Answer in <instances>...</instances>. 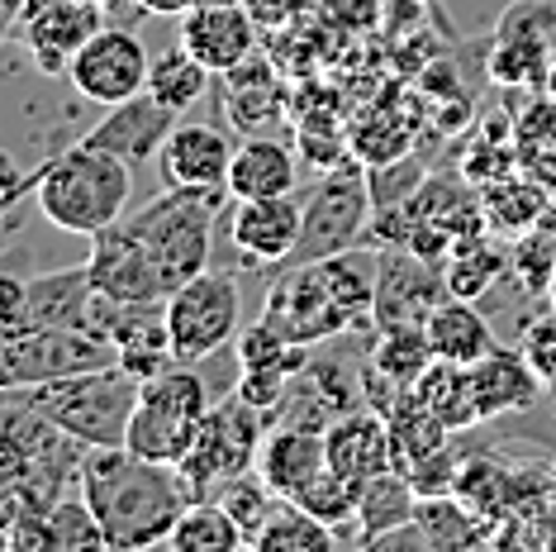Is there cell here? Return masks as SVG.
<instances>
[{
  "mask_svg": "<svg viewBox=\"0 0 556 552\" xmlns=\"http://www.w3.org/2000/svg\"><path fill=\"white\" fill-rule=\"evenodd\" d=\"M224 186H162L157 200L129 210L115 229L91 238V281L115 300H167L210 267Z\"/></svg>",
  "mask_w": 556,
  "mask_h": 552,
  "instance_id": "obj_1",
  "label": "cell"
},
{
  "mask_svg": "<svg viewBox=\"0 0 556 552\" xmlns=\"http://www.w3.org/2000/svg\"><path fill=\"white\" fill-rule=\"evenodd\" d=\"M81 495L105 529V548L119 552L167 548L176 519L195 500L181 467L138 457L129 448H86Z\"/></svg>",
  "mask_w": 556,
  "mask_h": 552,
  "instance_id": "obj_2",
  "label": "cell"
},
{
  "mask_svg": "<svg viewBox=\"0 0 556 552\" xmlns=\"http://www.w3.org/2000/svg\"><path fill=\"white\" fill-rule=\"evenodd\" d=\"M129 196H134V167L105 148L81 143L62 148L43 162L34 200L39 215L62 234L77 238H100L105 229L129 215Z\"/></svg>",
  "mask_w": 556,
  "mask_h": 552,
  "instance_id": "obj_3",
  "label": "cell"
},
{
  "mask_svg": "<svg viewBox=\"0 0 556 552\" xmlns=\"http://www.w3.org/2000/svg\"><path fill=\"white\" fill-rule=\"evenodd\" d=\"M138 391H143V381H138L134 372H124L119 362H110V367L72 372V376H58V381L29 386L24 396H29L62 434L77 438L81 448H124Z\"/></svg>",
  "mask_w": 556,
  "mask_h": 552,
  "instance_id": "obj_4",
  "label": "cell"
},
{
  "mask_svg": "<svg viewBox=\"0 0 556 552\" xmlns=\"http://www.w3.org/2000/svg\"><path fill=\"white\" fill-rule=\"evenodd\" d=\"M267 429H271V419L257 405H248L238 391L229 400H214L205 410V419H200L191 448H186V457L176 462L186 486H191V495L195 500L214 495L224 481L257 467V448L267 438Z\"/></svg>",
  "mask_w": 556,
  "mask_h": 552,
  "instance_id": "obj_5",
  "label": "cell"
},
{
  "mask_svg": "<svg viewBox=\"0 0 556 552\" xmlns=\"http://www.w3.org/2000/svg\"><path fill=\"white\" fill-rule=\"evenodd\" d=\"M214 405L205 381L191 367H167L157 376H148L143 391H138L134 419H129V438L124 448L138 457H153V462H181L191 438L205 419V410Z\"/></svg>",
  "mask_w": 556,
  "mask_h": 552,
  "instance_id": "obj_6",
  "label": "cell"
},
{
  "mask_svg": "<svg viewBox=\"0 0 556 552\" xmlns=\"http://www.w3.org/2000/svg\"><path fill=\"white\" fill-rule=\"evenodd\" d=\"M371 181L357 162H333L319 177V186L305 196V219H300V243H295V262H319L333 253L357 248L366 229H371Z\"/></svg>",
  "mask_w": 556,
  "mask_h": 552,
  "instance_id": "obj_7",
  "label": "cell"
},
{
  "mask_svg": "<svg viewBox=\"0 0 556 552\" xmlns=\"http://www.w3.org/2000/svg\"><path fill=\"white\" fill-rule=\"evenodd\" d=\"M115 348L91 329H53V324H24L0 334V391H29V386L58 381L72 372L110 367Z\"/></svg>",
  "mask_w": 556,
  "mask_h": 552,
  "instance_id": "obj_8",
  "label": "cell"
},
{
  "mask_svg": "<svg viewBox=\"0 0 556 552\" xmlns=\"http://www.w3.org/2000/svg\"><path fill=\"white\" fill-rule=\"evenodd\" d=\"M172 338V362L176 367H195L214 357L238 338V281L229 272L205 267L186 286H176L162 305Z\"/></svg>",
  "mask_w": 556,
  "mask_h": 552,
  "instance_id": "obj_9",
  "label": "cell"
},
{
  "mask_svg": "<svg viewBox=\"0 0 556 552\" xmlns=\"http://www.w3.org/2000/svg\"><path fill=\"white\" fill-rule=\"evenodd\" d=\"M447 272L438 258H424L414 248L386 243L376 253V305L371 324L381 329H419V324L438 310V300H447Z\"/></svg>",
  "mask_w": 556,
  "mask_h": 552,
  "instance_id": "obj_10",
  "label": "cell"
},
{
  "mask_svg": "<svg viewBox=\"0 0 556 552\" xmlns=\"http://www.w3.org/2000/svg\"><path fill=\"white\" fill-rule=\"evenodd\" d=\"M262 319L271 329H281L290 343H324V338L357 329L352 315L338 305V296L328 291V281L319 276L314 262H295V267H281L271 276L267 305H262Z\"/></svg>",
  "mask_w": 556,
  "mask_h": 552,
  "instance_id": "obj_11",
  "label": "cell"
},
{
  "mask_svg": "<svg viewBox=\"0 0 556 552\" xmlns=\"http://www.w3.org/2000/svg\"><path fill=\"white\" fill-rule=\"evenodd\" d=\"M148 67H153V58H148L143 39H138L134 29H124V24H105V29L72 58L67 77L86 100L110 110V105H119V100H134L148 91Z\"/></svg>",
  "mask_w": 556,
  "mask_h": 552,
  "instance_id": "obj_12",
  "label": "cell"
},
{
  "mask_svg": "<svg viewBox=\"0 0 556 552\" xmlns=\"http://www.w3.org/2000/svg\"><path fill=\"white\" fill-rule=\"evenodd\" d=\"M20 29H24V48H29L34 67L43 77H67L72 58L105 29V5H86V0H29Z\"/></svg>",
  "mask_w": 556,
  "mask_h": 552,
  "instance_id": "obj_13",
  "label": "cell"
},
{
  "mask_svg": "<svg viewBox=\"0 0 556 552\" xmlns=\"http://www.w3.org/2000/svg\"><path fill=\"white\" fill-rule=\"evenodd\" d=\"M181 48L224 77L257 53V20L248 5H191L181 15Z\"/></svg>",
  "mask_w": 556,
  "mask_h": 552,
  "instance_id": "obj_14",
  "label": "cell"
},
{
  "mask_svg": "<svg viewBox=\"0 0 556 552\" xmlns=\"http://www.w3.org/2000/svg\"><path fill=\"white\" fill-rule=\"evenodd\" d=\"M300 219L305 205L295 196H267V200H238L229 238L233 248L257 267H290L300 243Z\"/></svg>",
  "mask_w": 556,
  "mask_h": 552,
  "instance_id": "obj_15",
  "label": "cell"
},
{
  "mask_svg": "<svg viewBox=\"0 0 556 552\" xmlns=\"http://www.w3.org/2000/svg\"><path fill=\"white\" fill-rule=\"evenodd\" d=\"M176 110H167L162 100L153 96H134V100H119V105H110V115L96 124L91 134H86V143L91 148H105V153L124 158L129 167H143L148 158H157V148L167 143V134L176 129Z\"/></svg>",
  "mask_w": 556,
  "mask_h": 552,
  "instance_id": "obj_16",
  "label": "cell"
},
{
  "mask_svg": "<svg viewBox=\"0 0 556 552\" xmlns=\"http://www.w3.org/2000/svg\"><path fill=\"white\" fill-rule=\"evenodd\" d=\"M324 443H328V467L343 476H357V481L395 467V434H390V419L371 405L338 414V419L328 424Z\"/></svg>",
  "mask_w": 556,
  "mask_h": 552,
  "instance_id": "obj_17",
  "label": "cell"
},
{
  "mask_svg": "<svg viewBox=\"0 0 556 552\" xmlns=\"http://www.w3.org/2000/svg\"><path fill=\"white\" fill-rule=\"evenodd\" d=\"M233 162V138L214 124H176L157 148L162 186H224Z\"/></svg>",
  "mask_w": 556,
  "mask_h": 552,
  "instance_id": "obj_18",
  "label": "cell"
},
{
  "mask_svg": "<svg viewBox=\"0 0 556 552\" xmlns=\"http://www.w3.org/2000/svg\"><path fill=\"white\" fill-rule=\"evenodd\" d=\"M328 467V443L319 429H300V424H271L257 448V476L281 500H295L305 486Z\"/></svg>",
  "mask_w": 556,
  "mask_h": 552,
  "instance_id": "obj_19",
  "label": "cell"
},
{
  "mask_svg": "<svg viewBox=\"0 0 556 552\" xmlns=\"http://www.w3.org/2000/svg\"><path fill=\"white\" fill-rule=\"evenodd\" d=\"M471 386H476L480 424L500 419V414H523L547 396V381L528 367V357L518 348H495V353L471 362Z\"/></svg>",
  "mask_w": 556,
  "mask_h": 552,
  "instance_id": "obj_20",
  "label": "cell"
},
{
  "mask_svg": "<svg viewBox=\"0 0 556 552\" xmlns=\"http://www.w3.org/2000/svg\"><path fill=\"white\" fill-rule=\"evenodd\" d=\"M96 281L91 267H62L48 276H29V296H24V324H53V329H91L96 310ZM96 334V329H91Z\"/></svg>",
  "mask_w": 556,
  "mask_h": 552,
  "instance_id": "obj_21",
  "label": "cell"
},
{
  "mask_svg": "<svg viewBox=\"0 0 556 552\" xmlns=\"http://www.w3.org/2000/svg\"><path fill=\"white\" fill-rule=\"evenodd\" d=\"M300 186V167H295V153L276 138H262V134H248L243 143L233 148V162H229V181L224 191L233 200H267V196H295Z\"/></svg>",
  "mask_w": 556,
  "mask_h": 552,
  "instance_id": "obj_22",
  "label": "cell"
},
{
  "mask_svg": "<svg viewBox=\"0 0 556 552\" xmlns=\"http://www.w3.org/2000/svg\"><path fill=\"white\" fill-rule=\"evenodd\" d=\"M219 86H224L229 120L243 134H262L286 115V86H281V77H276L271 62L257 58V53H252L248 62H238L233 72H224Z\"/></svg>",
  "mask_w": 556,
  "mask_h": 552,
  "instance_id": "obj_23",
  "label": "cell"
},
{
  "mask_svg": "<svg viewBox=\"0 0 556 552\" xmlns=\"http://www.w3.org/2000/svg\"><path fill=\"white\" fill-rule=\"evenodd\" d=\"M424 334H428L433 357L462 362V367H471V362H480L485 353H495V348H500L495 324L480 315L476 300H462V296L438 300V310L424 319Z\"/></svg>",
  "mask_w": 556,
  "mask_h": 552,
  "instance_id": "obj_24",
  "label": "cell"
},
{
  "mask_svg": "<svg viewBox=\"0 0 556 552\" xmlns=\"http://www.w3.org/2000/svg\"><path fill=\"white\" fill-rule=\"evenodd\" d=\"M414 510H419V491L409 486V476L400 467L390 472H376L362 481V500H357V543L371 548V538H381L390 529H400V524L414 519Z\"/></svg>",
  "mask_w": 556,
  "mask_h": 552,
  "instance_id": "obj_25",
  "label": "cell"
},
{
  "mask_svg": "<svg viewBox=\"0 0 556 552\" xmlns=\"http://www.w3.org/2000/svg\"><path fill=\"white\" fill-rule=\"evenodd\" d=\"M480 210H485V224L490 229H500V234H528L533 224H542L556 210V200H552V186L547 181H528V177H500V181H490L485 191H480Z\"/></svg>",
  "mask_w": 556,
  "mask_h": 552,
  "instance_id": "obj_26",
  "label": "cell"
},
{
  "mask_svg": "<svg viewBox=\"0 0 556 552\" xmlns=\"http://www.w3.org/2000/svg\"><path fill=\"white\" fill-rule=\"evenodd\" d=\"M419 529L428 534V548L433 552H462V548H485L495 529H490L480 514L466 505L462 495H419V510H414Z\"/></svg>",
  "mask_w": 556,
  "mask_h": 552,
  "instance_id": "obj_27",
  "label": "cell"
},
{
  "mask_svg": "<svg viewBox=\"0 0 556 552\" xmlns=\"http://www.w3.org/2000/svg\"><path fill=\"white\" fill-rule=\"evenodd\" d=\"M414 386H419L424 405L433 410L452 434H466V429H476V424H480V405H476L471 367H462V362H442V357H433Z\"/></svg>",
  "mask_w": 556,
  "mask_h": 552,
  "instance_id": "obj_28",
  "label": "cell"
},
{
  "mask_svg": "<svg viewBox=\"0 0 556 552\" xmlns=\"http://www.w3.org/2000/svg\"><path fill=\"white\" fill-rule=\"evenodd\" d=\"M442 272H447V291L452 296L476 300V296H485L504 272H509V248H500L495 238H485V229L466 234V238H457V243L447 248Z\"/></svg>",
  "mask_w": 556,
  "mask_h": 552,
  "instance_id": "obj_29",
  "label": "cell"
},
{
  "mask_svg": "<svg viewBox=\"0 0 556 552\" xmlns=\"http://www.w3.org/2000/svg\"><path fill=\"white\" fill-rule=\"evenodd\" d=\"M210 77L214 72L205 67V62H195L181 43H176V48H167V53H157L153 67H148V96L162 100V105L176 110V115H186V110L210 91Z\"/></svg>",
  "mask_w": 556,
  "mask_h": 552,
  "instance_id": "obj_30",
  "label": "cell"
},
{
  "mask_svg": "<svg viewBox=\"0 0 556 552\" xmlns=\"http://www.w3.org/2000/svg\"><path fill=\"white\" fill-rule=\"evenodd\" d=\"M167 548H176V552H238L243 548V534H238V524L229 519V510H224L219 500L200 495L186 505L181 519H176Z\"/></svg>",
  "mask_w": 556,
  "mask_h": 552,
  "instance_id": "obj_31",
  "label": "cell"
},
{
  "mask_svg": "<svg viewBox=\"0 0 556 552\" xmlns=\"http://www.w3.org/2000/svg\"><path fill=\"white\" fill-rule=\"evenodd\" d=\"M338 548V529L324 524L319 514H309L295 500H281V510L271 514V524L252 543V552H328Z\"/></svg>",
  "mask_w": 556,
  "mask_h": 552,
  "instance_id": "obj_32",
  "label": "cell"
},
{
  "mask_svg": "<svg viewBox=\"0 0 556 552\" xmlns=\"http://www.w3.org/2000/svg\"><path fill=\"white\" fill-rule=\"evenodd\" d=\"M214 500H219L224 510H229V519L238 524V534H243V548H252L262 538V529L271 524V514L281 510V495L271 491L267 481L257 476V467L233 476V481H224L219 491H214Z\"/></svg>",
  "mask_w": 556,
  "mask_h": 552,
  "instance_id": "obj_33",
  "label": "cell"
},
{
  "mask_svg": "<svg viewBox=\"0 0 556 552\" xmlns=\"http://www.w3.org/2000/svg\"><path fill=\"white\" fill-rule=\"evenodd\" d=\"M552 267H556V210L542 224H533L528 234L514 238L509 248V281L518 286L523 296H547L552 286Z\"/></svg>",
  "mask_w": 556,
  "mask_h": 552,
  "instance_id": "obj_34",
  "label": "cell"
},
{
  "mask_svg": "<svg viewBox=\"0 0 556 552\" xmlns=\"http://www.w3.org/2000/svg\"><path fill=\"white\" fill-rule=\"evenodd\" d=\"M238 362L243 372H281V376H300L309 367V348L305 343H290L281 329H271L267 319L248 324L238 334Z\"/></svg>",
  "mask_w": 556,
  "mask_h": 552,
  "instance_id": "obj_35",
  "label": "cell"
},
{
  "mask_svg": "<svg viewBox=\"0 0 556 552\" xmlns=\"http://www.w3.org/2000/svg\"><path fill=\"white\" fill-rule=\"evenodd\" d=\"M428 362H433V348H428L424 324H419V329H381V334H376L371 367L381 376H390V381L414 386L424 376Z\"/></svg>",
  "mask_w": 556,
  "mask_h": 552,
  "instance_id": "obj_36",
  "label": "cell"
},
{
  "mask_svg": "<svg viewBox=\"0 0 556 552\" xmlns=\"http://www.w3.org/2000/svg\"><path fill=\"white\" fill-rule=\"evenodd\" d=\"M48 529H53V552H96V548H105V529H100L96 510L86 505L81 486L77 491H67L53 510H48Z\"/></svg>",
  "mask_w": 556,
  "mask_h": 552,
  "instance_id": "obj_37",
  "label": "cell"
},
{
  "mask_svg": "<svg viewBox=\"0 0 556 552\" xmlns=\"http://www.w3.org/2000/svg\"><path fill=\"white\" fill-rule=\"evenodd\" d=\"M357 500H362V481L357 476H343L333 467H324L314 481L305 486V491L295 495V505H305L309 514H319L324 524H352L357 519Z\"/></svg>",
  "mask_w": 556,
  "mask_h": 552,
  "instance_id": "obj_38",
  "label": "cell"
},
{
  "mask_svg": "<svg viewBox=\"0 0 556 552\" xmlns=\"http://www.w3.org/2000/svg\"><path fill=\"white\" fill-rule=\"evenodd\" d=\"M495 39L504 43H533L556 53V0H514L495 20Z\"/></svg>",
  "mask_w": 556,
  "mask_h": 552,
  "instance_id": "obj_39",
  "label": "cell"
},
{
  "mask_svg": "<svg viewBox=\"0 0 556 552\" xmlns=\"http://www.w3.org/2000/svg\"><path fill=\"white\" fill-rule=\"evenodd\" d=\"M366 181H371L376 210H395V205H404V200L419 196V186L428 181V172H424L419 158L400 153V158H390V162H381V167L366 172Z\"/></svg>",
  "mask_w": 556,
  "mask_h": 552,
  "instance_id": "obj_40",
  "label": "cell"
},
{
  "mask_svg": "<svg viewBox=\"0 0 556 552\" xmlns=\"http://www.w3.org/2000/svg\"><path fill=\"white\" fill-rule=\"evenodd\" d=\"M404 476H409V486L419 495H452L457 491V476H462V457L452 453V443H447L428 457H414L409 467H404Z\"/></svg>",
  "mask_w": 556,
  "mask_h": 552,
  "instance_id": "obj_41",
  "label": "cell"
},
{
  "mask_svg": "<svg viewBox=\"0 0 556 552\" xmlns=\"http://www.w3.org/2000/svg\"><path fill=\"white\" fill-rule=\"evenodd\" d=\"M518 353L528 357V367H533L547 386L556 381V310L523 324V334H518Z\"/></svg>",
  "mask_w": 556,
  "mask_h": 552,
  "instance_id": "obj_42",
  "label": "cell"
},
{
  "mask_svg": "<svg viewBox=\"0 0 556 552\" xmlns=\"http://www.w3.org/2000/svg\"><path fill=\"white\" fill-rule=\"evenodd\" d=\"M39 172H43V162L34 172H20L15 167V158L10 153H0V215H5V210H15L24 196L34 191V186H39Z\"/></svg>",
  "mask_w": 556,
  "mask_h": 552,
  "instance_id": "obj_43",
  "label": "cell"
},
{
  "mask_svg": "<svg viewBox=\"0 0 556 552\" xmlns=\"http://www.w3.org/2000/svg\"><path fill=\"white\" fill-rule=\"evenodd\" d=\"M309 5H319V0H248V10H252V20L257 24H295L300 20V10H309Z\"/></svg>",
  "mask_w": 556,
  "mask_h": 552,
  "instance_id": "obj_44",
  "label": "cell"
},
{
  "mask_svg": "<svg viewBox=\"0 0 556 552\" xmlns=\"http://www.w3.org/2000/svg\"><path fill=\"white\" fill-rule=\"evenodd\" d=\"M24 476H29V457L20 453V443H10V438L0 434V495L15 481H24Z\"/></svg>",
  "mask_w": 556,
  "mask_h": 552,
  "instance_id": "obj_45",
  "label": "cell"
},
{
  "mask_svg": "<svg viewBox=\"0 0 556 552\" xmlns=\"http://www.w3.org/2000/svg\"><path fill=\"white\" fill-rule=\"evenodd\" d=\"M319 10H324V15L333 10L343 24H371L376 20V0H319Z\"/></svg>",
  "mask_w": 556,
  "mask_h": 552,
  "instance_id": "obj_46",
  "label": "cell"
},
{
  "mask_svg": "<svg viewBox=\"0 0 556 552\" xmlns=\"http://www.w3.org/2000/svg\"><path fill=\"white\" fill-rule=\"evenodd\" d=\"M143 5V15H157V20H181L186 10L195 5V0H138Z\"/></svg>",
  "mask_w": 556,
  "mask_h": 552,
  "instance_id": "obj_47",
  "label": "cell"
},
{
  "mask_svg": "<svg viewBox=\"0 0 556 552\" xmlns=\"http://www.w3.org/2000/svg\"><path fill=\"white\" fill-rule=\"evenodd\" d=\"M542 96H552V100H556V58H552V72H547V91H542Z\"/></svg>",
  "mask_w": 556,
  "mask_h": 552,
  "instance_id": "obj_48",
  "label": "cell"
},
{
  "mask_svg": "<svg viewBox=\"0 0 556 552\" xmlns=\"http://www.w3.org/2000/svg\"><path fill=\"white\" fill-rule=\"evenodd\" d=\"M195 5H248V0H195Z\"/></svg>",
  "mask_w": 556,
  "mask_h": 552,
  "instance_id": "obj_49",
  "label": "cell"
},
{
  "mask_svg": "<svg viewBox=\"0 0 556 552\" xmlns=\"http://www.w3.org/2000/svg\"><path fill=\"white\" fill-rule=\"evenodd\" d=\"M547 305L556 310V267H552V286H547Z\"/></svg>",
  "mask_w": 556,
  "mask_h": 552,
  "instance_id": "obj_50",
  "label": "cell"
},
{
  "mask_svg": "<svg viewBox=\"0 0 556 552\" xmlns=\"http://www.w3.org/2000/svg\"><path fill=\"white\" fill-rule=\"evenodd\" d=\"M547 400H552V405H556V381H552V386H547Z\"/></svg>",
  "mask_w": 556,
  "mask_h": 552,
  "instance_id": "obj_51",
  "label": "cell"
},
{
  "mask_svg": "<svg viewBox=\"0 0 556 552\" xmlns=\"http://www.w3.org/2000/svg\"><path fill=\"white\" fill-rule=\"evenodd\" d=\"M547 186H552V200H556V172H552V177H547Z\"/></svg>",
  "mask_w": 556,
  "mask_h": 552,
  "instance_id": "obj_52",
  "label": "cell"
},
{
  "mask_svg": "<svg viewBox=\"0 0 556 552\" xmlns=\"http://www.w3.org/2000/svg\"><path fill=\"white\" fill-rule=\"evenodd\" d=\"M86 5H105V0H86Z\"/></svg>",
  "mask_w": 556,
  "mask_h": 552,
  "instance_id": "obj_53",
  "label": "cell"
},
{
  "mask_svg": "<svg viewBox=\"0 0 556 552\" xmlns=\"http://www.w3.org/2000/svg\"><path fill=\"white\" fill-rule=\"evenodd\" d=\"M0 552H5V534H0Z\"/></svg>",
  "mask_w": 556,
  "mask_h": 552,
  "instance_id": "obj_54",
  "label": "cell"
},
{
  "mask_svg": "<svg viewBox=\"0 0 556 552\" xmlns=\"http://www.w3.org/2000/svg\"><path fill=\"white\" fill-rule=\"evenodd\" d=\"M424 5H433V0H424Z\"/></svg>",
  "mask_w": 556,
  "mask_h": 552,
  "instance_id": "obj_55",
  "label": "cell"
}]
</instances>
